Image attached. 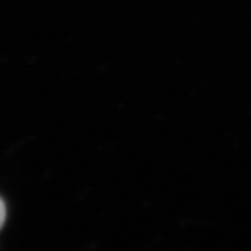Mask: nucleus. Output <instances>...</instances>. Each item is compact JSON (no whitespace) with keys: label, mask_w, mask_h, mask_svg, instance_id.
Here are the masks:
<instances>
[{"label":"nucleus","mask_w":251,"mask_h":251,"mask_svg":"<svg viewBox=\"0 0 251 251\" xmlns=\"http://www.w3.org/2000/svg\"><path fill=\"white\" fill-rule=\"evenodd\" d=\"M6 220V206L5 202L2 201V199H0V229L5 224Z\"/></svg>","instance_id":"1"}]
</instances>
